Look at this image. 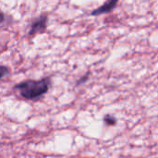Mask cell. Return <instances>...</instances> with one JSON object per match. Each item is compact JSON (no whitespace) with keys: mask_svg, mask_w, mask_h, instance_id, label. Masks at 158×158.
<instances>
[{"mask_svg":"<svg viewBox=\"0 0 158 158\" xmlns=\"http://www.w3.org/2000/svg\"><path fill=\"white\" fill-rule=\"evenodd\" d=\"M46 19H47V18L45 16H43L40 19H38L36 21H34L31 25V29L30 31V33L33 34L35 32L44 31L46 28Z\"/></svg>","mask_w":158,"mask_h":158,"instance_id":"cell-3","label":"cell"},{"mask_svg":"<svg viewBox=\"0 0 158 158\" xmlns=\"http://www.w3.org/2000/svg\"><path fill=\"white\" fill-rule=\"evenodd\" d=\"M104 121H105V123H106V125H108V126H113V125H115V124L117 123L116 118H115L114 117L110 116V115L106 116L105 118H104Z\"/></svg>","mask_w":158,"mask_h":158,"instance_id":"cell-4","label":"cell"},{"mask_svg":"<svg viewBox=\"0 0 158 158\" xmlns=\"http://www.w3.org/2000/svg\"><path fill=\"white\" fill-rule=\"evenodd\" d=\"M118 0H107L104 5H102L100 7L96 8L95 10H94L92 12V15L94 16H98V15H102V14H105V13H107V12H110L112 11L115 6H117Z\"/></svg>","mask_w":158,"mask_h":158,"instance_id":"cell-2","label":"cell"},{"mask_svg":"<svg viewBox=\"0 0 158 158\" xmlns=\"http://www.w3.org/2000/svg\"><path fill=\"white\" fill-rule=\"evenodd\" d=\"M4 19H5L4 14H3L2 12H0V23H1V22H3V21H4Z\"/></svg>","mask_w":158,"mask_h":158,"instance_id":"cell-6","label":"cell"},{"mask_svg":"<svg viewBox=\"0 0 158 158\" xmlns=\"http://www.w3.org/2000/svg\"><path fill=\"white\" fill-rule=\"evenodd\" d=\"M49 79L41 81H27L18 84L15 88L26 99H36L44 94L49 89Z\"/></svg>","mask_w":158,"mask_h":158,"instance_id":"cell-1","label":"cell"},{"mask_svg":"<svg viewBox=\"0 0 158 158\" xmlns=\"http://www.w3.org/2000/svg\"><path fill=\"white\" fill-rule=\"evenodd\" d=\"M8 73V69L4 66H0V79Z\"/></svg>","mask_w":158,"mask_h":158,"instance_id":"cell-5","label":"cell"}]
</instances>
